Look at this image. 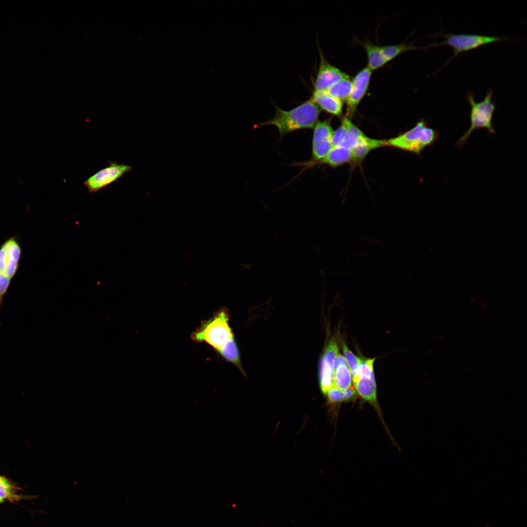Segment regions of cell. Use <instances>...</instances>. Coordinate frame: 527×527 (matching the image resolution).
<instances>
[{
  "label": "cell",
  "mask_w": 527,
  "mask_h": 527,
  "mask_svg": "<svg viewBox=\"0 0 527 527\" xmlns=\"http://www.w3.org/2000/svg\"><path fill=\"white\" fill-rule=\"evenodd\" d=\"M333 133L327 121L318 122L315 124L312 140V156L315 160H323L332 148Z\"/></svg>",
  "instance_id": "cell-11"
},
{
  "label": "cell",
  "mask_w": 527,
  "mask_h": 527,
  "mask_svg": "<svg viewBox=\"0 0 527 527\" xmlns=\"http://www.w3.org/2000/svg\"><path fill=\"white\" fill-rule=\"evenodd\" d=\"M328 402L330 405H335L343 401H348L354 398L356 390L352 387L341 390L333 386L327 393Z\"/></svg>",
  "instance_id": "cell-19"
},
{
  "label": "cell",
  "mask_w": 527,
  "mask_h": 527,
  "mask_svg": "<svg viewBox=\"0 0 527 527\" xmlns=\"http://www.w3.org/2000/svg\"><path fill=\"white\" fill-rule=\"evenodd\" d=\"M386 145V141L365 136L351 148L353 160H361L371 150Z\"/></svg>",
  "instance_id": "cell-15"
},
{
  "label": "cell",
  "mask_w": 527,
  "mask_h": 527,
  "mask_svg": "<svg viewBox=\"0 0 527 527\" xmlns=\"http://www.w3.org/2000/svg\"><path fill=\"white\" fill-rule=\"evenodd\" d=\"M193 340L204 342L218 352L234 339L229 325V315L226 309H221L210 319L204 322L192 335Z\"/></svg>",
  "instance_id": "cell-3"
},
{
  "label": "cell",
  "mask_w": 527,
  "mask_h": 527,
  "mask_svg": "<svg viewBox=\"0 0 527 527\" xmlns=\"http://www.w3.org/2000/svg\"><path fill=\"white\" fill-rule=\"evenodd\" d=\"M276 114L260 125L276 126L281 136L303 128L313 127L320 113L319 107L310 99L289 110L276 106Z\"/></svg>",
  "instance_id": "cell-1"
},
{
  "label": "cell",
  "mask_w": 527,
  "mask_h": 527,
  "mask_svg": "<svg viewBox=\"0 0 527 527\" xmlns=\"http://www.w3.org/2000/svg\"><path fill=\"white\" fill-rule=\"evenodd\" d=\"M319 52L320 63L314 82V91H324L349 76L328 62L320 48Z\"/></svg>",
  "instance_id": "cell-10"
},
{
  "label": "cell",
  "mask_w": 527,
  "mask_h": 527,
  "mask_svg": "<svg viewBox=\"0 0 527 527\" xmlns=\"http://www.w3.org/2000/svg\"><path fill=\"white\" fill-rule=\"evenodd\" d=\"M342 347L344 357L349 367L353 379L357 373L361 359L355 356L344 342L342 344Z\"/></svg>",
  "instance_id": "cell-24"
},
{
  "label": "cell",
  "mask_w": 527,
  "mask_h": 527,
  "mask_svg": "<svg viewBox=\"0 0 527 527\" xmlns=\"http://www.w3.org/2000/svg\"><path fill=\"white\" fill-rule=\"evenodd\" d=\"M3 499L0 497V504L2 503L3 502Z\"/></svg>",
  "instance_id": "cell-25"
},
{
  "label": "cell",
  "mask_w": 527,
  "mask_h": 527,
  "mask_svg": "<svg viewBox=\"0 0 527 527\" xmlns=\"http://www.w3.org/2000/svg\"><path fill=\"white\" fill-rule=\"evenodd\" d=\"M417 48L414 46L404 43L381 46L382 52L388 61L393 60L404 52Z\"/></svg>",
  "instance_id": "cell-20"
},
{
  "label": "cell",
  "mask_w": 527,
  "mask_h": 527,
  "mask_svg": "<svg viewBox=\"0 0 527 527\" xmlns=\"http://www.w3.org/2000/svg\"><path fill=\"white\" fill-rule=\"evenodd\" d=\"M21 249L16 237L0 246V287L9 288L20 267Z\"/></svg>",
  "instance_id": "cell-6"
},
{
  "label": "cell",
  "mask_w": 527,
  "mask_h": 527,
  "mask_svg": "<svg viewBox=\"0 0 527 527\" xmlns=\"http://www.w3.org/2000/svg\"><path fill=\"white\" fill-rule=\"evenodd\" d=\"M310 99L319 107H320L327 113L339 116L342 112V101L325 90L313 91Z\"/></svg>",
  "instance_id": "cell-13"
},
{
  "label": "cell",
  "mask_w": 527,
  "mask_h": 527,
  "mask_svg": "<svg viewBox=\"0 0 527 527\" xmlns=\"http://www.w3.org/2000/svg\"><path fill=\"white\" fill-rule=\"evenodd\" d=\"M375 359H361L357 373L352 380L355 390L376 409L383 420L377 399V389L373 364Z\"/></svg>",
  "instance_id": "cell-5"
},
{
  "label": "cell",
  "mask_w": 527,
  "mask_h": 527,
  "mask_svg": "<svg viewBox=\"0 0 527 527\" xmlns=\"http://www.w3.org/2000/svg\"><path fill=\"white\" fill-rule=\"evenodd\" d=\"M353 160L350 148L342 146H332L326 156L321 161L331 166H337Z\"/></svg>",
  "instance_id": "cell-16"
},
{
  "label": "cell",
  "mask_w": 527,
  "mask_h": 527,
  "mask_svg": "<svg viewBox=\"0 0 527 527\" xmlns=\"http://www.w3.org/2000/svg\"><path fill=\"white\" fill-rule=\"evenodd\" d=\"M493 90L489 89L484 98L479 102L475 101L473 92L468 91L466 98L471 108L470 112V125L467 131L458 140L456 145L462 148L472 132L477 129L485 128L489 134L496 133L493 128L492 118L496 109L495 102L492 101Z\"/></svg>",
  "instance_id": "cell-2"
},
{
  "label": "cell",
  "mask_w": 527,
  "mask_h": 527,
  "mask_svg": "<svg viewBox=\"0 0 527 527\" xmlns=\"http://www.w3.org/2000/svg\"><path fill=\"white\" fill-rule=\"evenodd\" d=\"M15 488L5 477L0 476V497L3 500L11 501L19 499L16 493Z\"/></svg>",
  "instance_id": "cell-22"
},
{
  "label": "cell",
  "mask_w": 527,
  "mask_h": 527,
  "mask_svg": "<svg viewBox=\"0 0 527 527\" xmlns=\"http://www.w3.org/2000/svg\"><path fill=\"white\" fill-rule=\"evenodd\" d=\"M352 86V80L348 76L338 81L325 91L342 101H346L348 98Z\"/></svg>",
  "instance_id": "cell-18"
},
{
  "label": "cell",
  "mask_w": 527,
  "mask_h": 527,
  "mask_svg": "<svg viewBox=\"0 0 527 527\" xmlns=\"http://www.w3.org/2000/svg\"><path fill=\"white\" fill-rule=\"evenodd\" d=\"M332 145V146H342L351 149L348 133L343 124L335 131H333Z\"/></svg>",
  "instance_id": "cell-23"
},
{
  "label": "cell",
  "mask_w": 527,
  "mask_h": 527,
  "mask_svg": "<svg viewBox=\"0 0 527 527\" xmlns=\"http://www.w3.org/2000/svg\"><path fill=\"white\" fill-rule=\"evenodd\" d=\"M439 34L445 38L446 39L442 41L433 43L426 46L432 47L446 44L450 45L453 48L454 53L452 56L443 66L446 65L453 58L457 56L462 52L473 49L480 46L492 42L508 40V38L505 37L478 34H453L450 33H440Z\"/></svg>",
  "instance_id": "cell-7"
},
{
  "label": "cell",
  "mask_w": 527,
  "mask_h": 527,
  "mask_svg": "<svg viewBox=\"0 0 527 527\" xmlns=\"http://www.w3.org/2000/svg\"><path fill=\"white\" fill-rule=\"evenodd\" d=\"M109 163L108 166L100 170L83 182L90 193L97 192L114 182L132 168L129 165L116 162Z\"/></svg>",
  "instance_id": "cell-8"
},
{
  "label": "cell",
  "mask_w": 527,
  "mask_h": 527,
  "mask_svg": "<svg viewBox=\"0 0 527 527\" xmlns=\"http://www.w3.org/2000/svg\"><path fill=\"white\" fill-rule=\"evenodd\" d=\"M339 353L336 342L330 340L325 349L320 364V383L324 394L334 386V366L335 358Z\"/></svg>",
  "instance_id": "cell-9"
},
{
  "label": "cell",
  "mask_w": 527,
  "mask_h": 527,
  "mask_svg": "<svg viewBox=\"0 0 527 527\" xmlns=\"http://www.w3.org/2000/svg\"><path fill=\"white\" fill-rule=\"evenodd\" d=\"M372 71L366 66L359 71L352 80L350 94L346 100L347 110L351 115L365 95L370 83Z\"/></svg>",
  "instance_id": "cell-12"
},
{
  "label": "cell",
  "mask_w": 527,
  "mask_h": 527,
  "mask_svg": "<svg viewBox=\"0 0 527 527\" xmlns=\"http://www.w3.org/2000/svg\"><path fill=\"white\" fill-rule=\"evenodd\" d=\"M352 374L344 356L340 353L335 358L334 366V386L344 390L351 386Z\"/></svg>",
  "instance_id": "cell-14"
},
{
  "label": "cell",
  "mask_w": 527,
  "mask_h": 527,
  "mask_svg": "<svg viewBox=\"0 0 527 527\" xmlns=\"http://www.w3.org/2000/svg\"><path fill=\"white\" fill-rule=\"evenodd\" d=\"M439 132L429 127L422 119L416 125L405 133L386 141V145L420 154L426 147L435 142Z\"/></svg>",
  "instance_id": "cell-4"
},
{
  "label": "cell",
  "mask_w": 527,
  "mask_h": 527,
  "mask_svg": "<svg viewBox=\"0 0 527 527\" xmlns=\"http://www.w3.org/2000/svg\"><path fill=\"white\" fill-rule=\"evenodd\" d=\"M218 352L224 359L241 367L239 351L234 339L229 342Z\"/></svg>",
  "instance_id": "cell-21"
},
{
  "label": "cell",
  "mask_w": 527,
  "mask_h": 527,
  "mask_svg": "<svg viewBox=\"0 0 527 527\" xmlns=\"http://www.w3.org/2000/svg\"><path fill=\"white\" fill-rule=\"evenodd\" d=\"M363 45L367 54V66L372 71L380 68L388 62L382 52L381 46L369 42L364 43Z\"/></svg>",
  "instance_id": "cell-17"
}]
</instances>
